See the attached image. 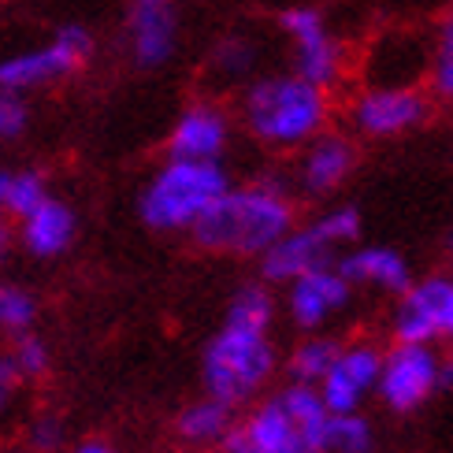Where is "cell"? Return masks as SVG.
Instances as JSON below:
<instances>
[{
    "mask_svg": "<svg viewBox=\"0 0 453 453\" xmlns=\"http://www.w3.org/2000/svg\"><path fill=\"white\" fill-rule=\"evenodd\" d=\"M89 60H93V34L79 23H67L45 45L4 56L0 60V89L27 97L34 89H49L56 82L71 79V74H79Z\"/></svg>",
    "mask_w": 453,
    "mask_h": 453,
    "instance_id": "cell-7",
    "label": "cell"
},
{
    "mask_svg": "<svg viewBox=\"0 0 453 453\" xmlns=\"http://www.w3.org/2000/svg\"><path fill=\"white\" fill-rule=\"evenodd\" d=\"M297 223V194L290 175H260L250 182H231L186 238L194 250L212 257L260 260L272 245Z\"/></svg>",
    "mask_w": 453,
    "mask_h": 453,
    "instance_id": "cell-1",
    "label": "cell"
},
{
    "mask_svg": "<svg viewBox=\"0 0 453 453\" xmlns=\"http://www.w3.org/2000/svg\"><path fill=\"white\" fill-rule=\"evenodd\" d=\"M264 64V45L260 37L250 34V30H226L219 34L212 49H209V60H204V71H209V79L219 86V89H234L242 93L250 86Z\"/></svg>",
    "mask_w": 453,
    "mask_h": 453,
    "instance_id": "cell-20",
    "label": "cell"
},
{
    "mask_svg": "<svg viewBox=\"0 0 453 453\" xmlns=\"http://www.w3.org/2000/svg\"><path fill=\"white\" fill-rule=\"evenodd\" d=\"M127 56L138 71H160L179 49V0H127Z\"/></svg>",
    "mask_w": 453,
    "mask_h": 453,
    "instance_id": "cell-17",
    "label": "cell"
},
{
    "mask_svg": "<svg viewBox=\"0 0 453 453\" xmlns=\"http://www.w3.org/2000/svg\"><path fill=\"white\" fill-rule=\"evenodd\" d=\"M427 93L435 101H453V12H446L439 23L431 27Z\"/></svg>",
    "mask_w": 453,
    "mask_h": 453,
    "instance_id": "cell-25",
    "label": "cell"
},
{
    "mask_svg": "<svg viewBox=\"0 0 453 453\" xmlns=\"http://www.w3.org/2000/svg\"><path fill=\"white\" fill-rule=\"evenodd\" d=\"M49 179L34 167H0V212L12 223L27 219L49 201Z\"/></svg>",
    "mask_w": 453,
    "mask_h": 453,
    "instance_id": "cell-24",
    "label": "cell"
},
{
    "mask_svg": "<svg viewBox=\"0 0 453 453\" xmlns=\"http://www.w3.org/2000/svg\"><path fill=\"white\" fill-rule=\"evenodd\" d=\"M238 119L234 111L216 97H201L186 104L172 130H167L164 153L167 160H197V164H223L234 145Z\"/></svg>",
    "mask_w": 453,
    "mask_h": 453,
    "instance_id": "cell-10",
    "label": "cell"
},
{
    "mask_svg": "<svg viewBox=\"0 0 453 453\" xmlns=\"http://www.w3.org/2000/svg\"><path fill=\"white\" fill-rule=\"evenodd\" d=\"M361 242V212L353 204H331V209H319L312 219L294 223L287 234H282L260 264V279L268 287H287V282L309 275L316 268H327L338 264L346 250Z\"/></svg>",
    "mask_w": 453,
    "mask_h": 453,
    "instance_id": "cell-5",
    "label": "cell"
},
{
    "mask_svg": "<svg viewBox=\"0 0 453 453\" xmlns=\"http://www.w3.org/2000/svg\"><path fill=\"white\" fill-rule=\"evenodd\" d=\"M282 368L272 331H245L219 324L201 353V387L231 409H250Z\"/></svg>",
    "mask_w": 453,
    "mask_h": 453,
    "instance_id": "cell-3",
    "label": "cell"
},
{
    "mask_svg": "<svg viewBox=\"0 0 453 453\" xmlns=\"http://www.w3.org/2000/svg\"><path fill=\"white\" fill-rule=\"evenodd\" d=\"M446 342H453V272H449V290H446Z\"/></svg>",
    "mask_w": 453,
    "mask_h": 453,
    "instance_id": "cell-34",
    "label": "cell"
},
{
    "mask_svg": "<svg viewBox=\"0 0 453 453\" xmlns=\"http://www.w3.org/2000/svg\"><path fill=\"white\" fill-rule=\"evenodd\" d=\"M12 242H15V223H12L4 212H0V257H8Z\"/></svg>",
    "mask_w": 453,
    "mask_h": 453,
    "instance_id": "cell-32",
    "label": "cell"
},
{
    "mask_svg": "<svg viewBox=\"0 0 453 453\" xmlns=\"http://www.w3.org/2000/svg\"><path fill=\"white\" fill-rule=\"evenodd\" d=\"M30 127V104L23 93L0 89V142H15L23 138Z\"/></svg>",
    "mask_w": 453,
    "mask_h": 453,
    "instance_id": "cell-30",
    "label": "cell"
},
{
    "mask_svg": "<svg viewBox=\"0 0 453 453\" xmlns=\"http://www.w3.org/2000/svg\"><path fill=\"white\" fill-rule=\"evenodd\" d=\"M353 297L357 290L349 287V279L338 272V264H327V268H316L282 287V316L290 319L297 334H316L327 331L334 319H342Z\"/></svg>",
    "mask_w": 453,
    "mask_h": 453,
    "instance_id": "cell-13",
    "label": "cell"
},
{
    "mask_svg": "<svg viewBox=\"0 0 453 453\" xmlns=\"http://www.w3.org/2000/svg\"><path fill=\"white\" fill-rule=\"evenodd\" d=\"M383 349L387 346H380L368 334L342 338V349H338L331 372L316 387L331 412H365V405L380 390Z\"/></svg>",
    "mask_w": 453,
    "mask_h": 453,
    "instance_id": "cell-12",
    "label": "cell"
},
{
    "mask_svg": "<svg viewBox=\"0 0 453 453\" xmlns=\"http://www.w3.org/2000/svg\"><path fill=\"white\" fill-rule=\"evenodd\" d=\"M365 86H424L431 67V30L420 27H390L372 37L361 56Z\"/></svg>",
    "mask_w": 453,
    "mask_h": 453,
    "instance_id": "cell-11",
    "label": "cell"
},
{
    "mask_svg": "<svg viewBox=\"0 0 453 453\" xmlns=\"http://www.w3.org/2000/svg\"><path fill=\"white\" fill-rule=\"evenodd\" d=\"M15 238L30 257L56 260L71 250L74 238H79V212H74L67 201L49 197L42 209H34L27 219L15 223Z\"/></svg>",
    "mask_w": 453,
    "mask_h": 453,
    "instance_id": "cell-19",
    "label": "cell"
},
{
    "mask_svg": "<svg viewBox=\"0 0 453 453\" xmlns=\"http://www.w3.org/2000/svg\"><path fill=\"white\" fill-rule=\"evenodd\" d=\"M238 424V409L223 405L219 398H194L190 405L179 409L175 417V439L190 449H219L223 439L234 431Z\"/></svg>",
    "mask_w": 453,
    "mask_h": 453,
    "instance_id": "cell-21",
    "label": "cell"
},
{
    "mask_svg": "<svg viewBox=\"0 0 453 453\" xmlns=\"http://www.w3.org/2000/svg\"><path fill=\"white\" fill-rule=\"evenodd\" d=\"M449 387H453V357L442 361V390H449Z\"/></svg>",
    "mask_w": 453,
    "mask_h": 453,
    "instance_id": "cell-35",
    "label": "cell"
},
{
    "mask_svg": "<svg viewBox=\"0 0 453 453\" xmlns=\"http://www.w3.org/2000/svg\"><path fill=\"white\" fill-rule=\"evenodd\" d=\"M37 324V297L19 282H0V334H27Z\"/></svg>",
    "mask_w": 453,
    "mask_h": 453,
    "instance_id": "cell-27",
    "label": "cell"
},
{
    "mask_svg": "<svg viewBox=\"0 0 453 453\" xmlns=\"http://www.w3.org/2000/svg\"><path fill=\"white\" fill-rule=\"evenodd\" d=\"M64 417L56 412H37V417L27 424V453H60L64 449Z\"/></svg>",
    "mask_w": 453,
    "mask_h": 453,
    "instance_id": "cell-29",
    "label": "cell"
},
{
    "mask_svg": "<svg viewBox=\"0 0 453 453\" xmlns=\"http://www.w3.org/2000/svg\"><path fill=\"white\" fill-rule=\"evenodd\" d=\"M338 272L349 279V287L357 294H380V297H398L417 272H412V264L402 250H394V245H383V242H357L353 250H346L338 257Z\"/></svg>",
    "mask_w": 453,
    "mask_h": 453,
    "instance_id": "cell-18",
    "label": "cell"
},
{
    "mask_svg": "<svg viewBox=\"0 0 453 453\" xmlns=\"http://www.w3.org/2000/svg\"><path fill=\"white\" fill-rule=\"evenodd\" d=\"M279 319V301L268 282H242L231 294L223 309V324L231 327H245V331H272Z\"/></svg>",
    "mask_w": 453,
    "mask_h": 453,
    "instance_id": "cell-23",
    "label": "cell"
},
{
    "mask_svg": "<svg viewBox=\"0 0 453 453\" xmlns=\"http://www.w3.org/2000/svg\"><path fill=\"white\" fill-rule=\"evenodd\" d=\"M27 387V380L19 375V368H15V361L8 353H0V417L19 402V390Z\"/></svg>",
    "mask_w": 453,
    "mask_h": 453,
    "instance_id": "cell-31",
    "label": "cell"
},
{
    "mask_svg": "<svg viewBox=\"0 0 453 453\" xmlns=\"http://www.w3.org/2000/svg\"><path fill=\"white\" fill-rule=\"evenodd\" d=\"M279 34L290 45V71H297L301 79H309L312 86L334 93L346 82V74L353 67L349 45L331 30L327 15L312 4H294L282 8L275 19Z\"/></svg>",
    "mask_w": 453,
    "mask_h": 453,
    "instance_id": "cell-6",
    "label": "cell"
},
{
    "mask_svg": "<svg viewBox=\"0 0 453 453\" xmlns=\"http://www.w3.org/2000/svg\"><path fill=\"white\" fill-rule=\"evenodd\" d=\"M8 357L15 361L19 375H23L27 383H42L45 375L52 372V349H49L45 338H42V334H34V331L15 334V338H12V346H8Z\"/></svg>",
    "mask_w": 453,
    "mask_h": 453,
    "instance_id": "cell-28",
    "label": "cell"
},
{
    "mask_svg": "<svg viewBox=\"0 0 453 453\" xmlns=\"http://www.w3.org/2000/svg\"><path fill=\"white\" fill-rule=\"evenodd\" d=\"M334 97L297 71H264L238 93L234 119L268 153H301L331 130Z\"/></svg>",
    "mask_w": 453,
    "mask_h": 453,
    "instance_id": "cell-2",
    "label": "cell"
},
{
    "mask_svg": "<svg viewBox=\"0 0 453 453\" xmlns=\"http://www.w3.org/2000/svg\"><path fill=\"white\" fill-rule=\"evenodd\" d=\"M219 453H319V449L297 427L290 409L282 405L279 390H272L242 412L234 431L223 439Z\"/></svg>",
    "mask_w": 453,
    "mask_h": 453,
    "instance_id": "cell-15",
    "label": "cell"
},
{
    "mask_svg": "<svg viewBox=\"0 0 453 453\" xmlns=\"http://www.w3.org/2000/svg\"><path fill=\"white\" fill-rule=\"evenodd\" d=\"M338 349H342V338L331 331H316V334H297V342L282 357V368H287L290 383H309L319 387V380L331 372Z\"/></svg>",
    "mask_w": 453,
    "mask_h": 453,
    "instance_id": "cell-22",
    "label": "cell"
},
{
    "mask_svg": "<svg viewBox=\"0 0 453 453\" xmlns=\"http://www.w3.org/2000/svg\"><path fill=\"white\" fill-rule=\"evenodd\" d=\"M446 290L449 272L417 275L409 287L390 297L387 309V338L390 342H431L446 338Z\"/></svg>",
    "mask_w": 453,
    "mask_h": 453,
    "instance_id": "cell-16",
    "label": "cell"
},
{
    "mask_svg": "<svg viewBox=\"0 0 453 453\" xmlns=\"http://www.w3.org/2000/svg\"><path fill=\"white\" fill-rule=\"evenodd\" d=\"M324 453H375V427L365 412H331Z\"/></svg>",
    "mask_w": 453,
    "mask_h": 453,
    "instance_id": "cell-26",
    "label": "cell"
},
{
    "mask_svg": "<svg viewBox=\"0 0 453 453\" xmlns=\"http://www.w3.org/2000/svg\"><path fill=\"white\" fill-rule=\"evenodd\" d=\"M4 453H19V449H4Z\"/></svg>",
    "mask_w": 453,
    "mask_h": 453,
    "instance_id": "cell-37",
    "label": "cell"
},
{
    "mask_svg": "<svg viewBox=\"0 0 453 453\" xmlns=\"http://www.w3.org/2000/svg\"><path fill=\"white\" fill-rule=\"evenodd\" d=\"M435 97L424 86H361L346 104V119L357 138L394 142L420 130L431 119Z\"/></svg>",
    "mask_w": 453,
    "mask_h": 453,
    "instance_id": "cell-8",
    "label": "cell"
},
{
    "mask_svg": "<svg viewBox=\"0 0 453 453\" xmlns=\"http://www.w3.org/2000/svg\"><path fill=\"white\" fill-rule=\"evenodd\" d=\"M226 190L231 175L223 164L164 160L138 194V219L157 234H190Z\"/></svg>",
    "mask_w": 453,
    "mask_h": 453,
    "instance_id": "cell-4",
    "label": "cell"
},
{
    "mask_svg": "<svg viewBox=\"0 0 453 453\" xmlns=\"http://www.w3.org/2000/svg\"><path fill=\"white\" fill-rule=\"evenodd\" d=\"M357 164H361V149H357L353 134L324 130V134L312 138L301 153H294L290 186L297 197L324 201V197H334L353 179Z\"/></svg>",
    "mask_w": 453,
    "mask_h": 453,
    "instance_id": "cell-14",
    "label": "cell"
},
{
    "mask_svg": "<svg viewBox=\"0 0 453 453\" xmlns=\"http://www.w3.org/2000/svg\"><path fill=\"white\" fill-rule=\"evenodd\" d=\"M442 250H446V257L453 260V226H449V231H446V238H442Z\"/></svg>",
    "mask_w": 453,
    "mask_h": 453,
    "instance_id": "cell-36",
    "label": "cell"
},
{
    "mask_svg": "<svg viewBox=\"0 0 453 453\" xmlns=\"http://www.w3.org/2000/svg\"><path fill=\"white\" fill-rule=\"evenodd\" d=\"M442 361L439 346L431 342H390L383 349V372L375 398L394 417L424 409L435 394H442Z\"/></svg>",
    "mask_w": 453,
    "mask_h": 453,
    "instance_id": "cell-9",
    "label": "cell"
},
{
    "mask_svg": "<svg viewBox=\"0 0 453 453\" xmlns=\"http://www.w3.org/2000/svg\"><path fill=\"white\" fill-rule=\"evenodd\" d=\"M67 453H116L108 442H101V439H86V442H79V446H71Z\"/></svg>",
    "mask_w": 453,
    "mask_h": 453,
    "instance_id": "cell-33",
    "label": "cell"
}]
</instances>
